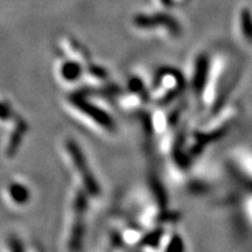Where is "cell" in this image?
<instances>
[{"mask_svg": "<svg viewBox=\"0 0 252 252\" xmlns=\"http://www.w3.org/2000/svg\"><path fill=\"white\" fill-rule=\"evenodd\" d=\"M245 213H247L248 219L252 223V196L249 197L247 202H245Z\"/></svg>", "mask_w": 252, "mask_h": 252, "instance_id": "obj_2", "label": "cell"}, {"mask_svg": "<svg viewBox=\"0 0 252 252\" xmlns=\"http://www.w3.org/2000/svg\"><path fill=\"white\" fill-rule=\"evenodd\" d=\"M237 161L245 174L252 179V153L241 152L237 156Z\"/></svg>", "mask_w": 252, "mask_h": 252, "instance_id": "obj_1", "label": "cell"}]
</instances>
